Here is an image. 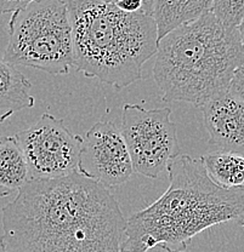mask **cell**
I'll return each mask as SVG.
<instances>
[{
    "instance_id": "4",
    "label": "cell",
    "mask_w": 244,
    "mask_h": 252,
    "mask_svg": "<svg viewBox=\"0 0 244 252\" xmlns=\"http://www.w3.org/2000/svg\"><path fill=\"white\" fill-rule=\"evenodd\" d=\"M243 63L240 31L225 28L209 11L159 41L153 78L164 102L201 108L228 93L233 73Z\"/></svg>"
},
{
    "instance_id": "1",
    "label": "cell",
    "mask_w": 244,
    "mask_h": 252,
    "mask_svg": "<svg viewBox=\"0 0 244 252\" xmlns=\"http://www.w3.org/2000/svg\"><path fill=\"white\" fill-rule=\"evenodd\" d=\"M1 222L5 252H122L127 228L113 194L79 172L31 180Z\"/></svg>"
},
{
    "instance_id": "15",
    "label": "cell",
    "mask_w": 244,
    "mask_h": 252,
    "mask_svg": "<svg viewBox=\"0 0 244 252\" xmlns=\"http://www.w3.org/2000/svg\"><path fill=\"white\" fill-rule=\"evenodd\" d=\"M228 94L244 103V63L233 73L228 86Z\"/></svg>"
},
{
    "instance_id": "19",
    "label": "cell",
    "mask_w": 244,
    "mask_h": 252,
    "mask_svg": "<svg viewBox=\"0 0 244 252\" xmlns=\"http://www.w3.org/2000/svg\"><path fill=\"white\" fill-rule=\"evenodd\" d=\"M238 31H240L241 40H242V45H243V47H244V20H243L242 25H241L240 28H238Z\"/></svg>"
},
{
    "instance_id": "6",
    "label": "cell",
    "mask_w": 244,
    "mask_h": 252,
    "mask_svg": "<svg viewBox=\"0 0 244 252\" xmlns=\"http://www.w3.org/2000/svg\"><path fill=\"white\" fill-rule=\"evenodd\" d=\"M170 117L169 107L146 109L141 104H124L120 132L135 173L159 178L181 156L177 128Z\"/></svg>"
},
{
    "instance_id": "18",
    "label": "cell",
    "mask_w": 244,
    "mask_h": 252,
    "mask_svg": "<svg viewBox=\"0 0 244 252\" xmlns=\"http://www.w3.org/2000/svg\"><path fill=\"white\" fill-rule=\"evenodd\" d=\"M146 252H185V251H177V250H174V249L169 248V246L164 245V244H158V245L148 249Z\"/></svg>"
},
{
    "instance_id": "3",
    "label": "cell",
    "mask_w": 244,
    "mask_h": 252,
    "mask_svg": "<svg viewBox=\"0 0 244 252\" xmlns=\"http://www.w3.org/2000/svg\"><path fill=\"white\" fill-rule=\"evenodd\" d=\"M66 5L78 73L117 90L142 79L143 64L158 49L156 23L145 6L129 14L114 0H70Z\"/></svg>"
},
{
    "instance_id": "10",
    "label": "cell",
    "mask_w": 244,
    "mask_h": 252,
    "mask_svg": "<svg viewBox=\"0 0 244 252\" xmlns=\"http://www.w3.org/2000/svg\"><path fill=\"white\" fill-rule=\"evenodd\" d=\"M147 11L156 23L158 43L172 32L186 25L195 22L210 11L212 0L198 1H165V0H149L143 1Z\"/></svg>"
},
{
    "instance_id": "20",
    "label": "cell",
    "mask_w": 244,
    "mask_h": 252,
    "mask_svg": "<svg viewBox=\"0 0 244 252\" xmlns=\"http://www.w3.org/2000/svg\"><path fill=\"white\" fill-rule=\"evenodd\" d=\"M0 252H5L4 248H2V245H1V243H0Z\"/></svg>"
},
{
    "instance_id": "12",
    "label": "cell",
    "mask_w": 244,
    "mask_h": 252,
    "mask_svg": "<svg viewBox=\"0 0 244 252\" xmlns=\"http://www.w3.org/2000/svg\"><path fill=\"white\" fill-rule=\"evenodd\" d=\"M28 182V165L16 137L0 138V196L18 191Z\"/></svg>"
},
{
    "instance_id": "9",
    "label": "cell",
    "mask_w": 244,
    "mask_h": 252,
    "mask_svg": "<svg viewBox=\"0 0 244 252\" xmlns=\"http://www.w3.org/2000/svg\"><path fill=\"white\" fill-rule=\"evenodd\" d=\"M209 142L219 151L244 157V103L225 94L201 107Z\"/></svg>"
},
{
    "instance_id": "14",
    "label": "cell",
    "mask_w": 244,
    "mask_h": 252,
    "mask_svg": "<svg viewBox=\"0 0 244 252\" xmlns=\"http://www.w3.org/2000/svg\"><path fill=\"white\" fill-rule=\"evenodd\" d=\"M210 11L217 22L225 28L238 30L244 20V0H215Z\"/></svg>"
},
{
    "instance_id": "2",
    "label": "cell",
    "mask_w": 244,
    "mask_h": 252,
    "mask_svg": "<svg viewBox=\"0 0 244 252\" xmlns=\"http://www.w3.org/2000/svg\"><path fill=\"white\" fill-rule=\"evenodd\" d=\"M168 175L161 198L127 220L122 252H146L158 244L185 251L193 236L212 225L235 220L244 227V188L219 187L202 160L187 154L169 165Z\"/></svg>"
},
{
    "instance_id": "7",
    "label": "cell",
    "mask_w": 244,
    "mask_h": 252,
    "mask_svg": "<svg viewBox=\"0 0 244 252\" xmlns=\"http://www.w3.org/2000/svg\"><path fill=\"white\" fill-rule=\"evenodd\" d=\"M26 158L31 180H56L78 172L83 137L50 113L15 135Z\"/></svg>"
},
{
    "instance_id": "8",
    "label": "cell",
    "mask_w": 244,
    "mask_h": 252,
    "mask_svg": "<svg viewBox=\"0 0 244 252\" xmlns=\"http://www.w3.org/2000/svg\"><path fill=\"white\" fill-rule=\"evenodd\" d=\"M78 172L106 189L119 187L134 175L133 162L120 128L96 123L83 137Z\"/></svg>"
},
{
    "instance_id": "17",
    "label": "cell",
    "mask_w": 244,
    "mask_h": 252,
    "mask_svg": "<svg viewBox=\"0 0 244 252\" xmlns=\"http://www.w3.org/2000/svg\"><path fill=\"white\" fill-rule=\"evenodd\" d=\"M28 1H0V15L15 14L27 5Z\"/></svg>"
},
{
    "instance_id": "11",
    "label": "cell",
    "mask_w": 244,
    "mask_h": 252,
    "mask_svg": "<svg viewBox=\"0 0 244 252\" xmlns=\"http://www.w3.org/2000/svg\"><path fill=\"white\" fill-rule=\"evenodd\" d=\"M32 84L16 65L0 55V124L22 109L33 108Z\"/></svg>"
},
{
    "instance_id": "13",
    "label": "cell",
    "mask_w": 244,
    "mask_h": 252,
    "mask_svg": "<svg viewBox=\"0 0 244 252\" xmlns=\"http://www.w3.org/2000/svg\"><path fill=\"white\" fill-rule=\"evenodd\" d=\"M199 159L210 180L225 189L244 188V157L230 152L216 151Z\"/></svg>"
},
{
    "instance_id": "5",
    "label": "cell",
    "mask_w": 244,
    "mask_h": 252,
    "mask_svg": "<svg viewBox=\"0 0 244 252\" xmlns=\"http://www.w3.org/2000/svg\"><path fill=\"white\" fill-rule=\"evenodd\" d=\"M7 33L6 62L51 75L68 74L74 68L72 26L66 1H28L11 15Z\"/></svg>"
},
{
    "instance_id": "16",
    "label": "cell",
    "mask_w": 244,
    "mask_h": 252,
    "mask_svg": "<svg viewBox=\"0 0 244 252\" xmlns=\"http://www.w3.org/2000/svg\"><path fill=\"white\" fill-rule=\"evenodd\" d=\"M115 6L124 12H138L142 9L143 1L142 0H114Z\"/></svg>"
}]
</instances>
